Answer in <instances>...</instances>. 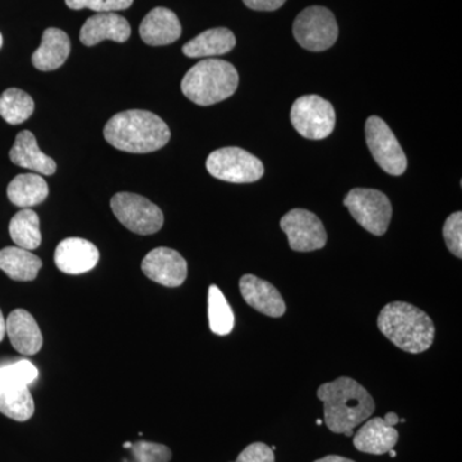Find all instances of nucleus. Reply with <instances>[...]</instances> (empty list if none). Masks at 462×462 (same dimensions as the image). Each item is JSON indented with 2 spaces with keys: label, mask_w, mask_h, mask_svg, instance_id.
Segmentation results:
<instances>
[{
  "label": "nucleus",
  "mask_w": 462,
  "mask_h": 462,
  "mask_svg": "<svg viewBox=\"0 0 462 462\" xmlns=\"http://www.w3.org/2000/svg\"><path fill=\"white\" fill-rule=\"evenodd\" d=\"M324 403V421L330 431L354 436L356 427L366 421L375 411V401L355 379L342 376L325 383L318 389Z\"/></svg>",
  "instance_id": "obj_1"
},
{
  "label": "nucleus",
  "mask_w": 462,
  "mask_h": 462,
  "mask_svg": "<svg viewBox=\"0 0 462 462\" xmlns=\"http://www.w3.org/2000/svg\"><path fill=\"white\" fill-rule=\"evenodd\" d=\"M105 139L118 151L151 153L165 147L171 138L162 118L149 111L130 109L115 115L105 126Z\"/></svg>",
  "instance_id": "obj_2"
},
{
  "label": "nucleus",
  "mask_w": 462,
  "mask_h": 462,
  "mask_svg": "<svg viewBox=\"0 0 462 462\" xmlns=\"http://www.w3.org/2000/svg\"><path fill=\"white\" fill-rule=\"evenodd\" d=\"M378 328L385 338L409 354L427 351L436 337V327L427 312L400 300L383 307Z\"/></svg>",
  "instance_id": "obj_3"
},
{
  "label": "nucleus",
  "mask_w": 462,
  "mask_h": 462,
  "mask_svg": "<svg viewBox=\"0 0 462 462\" xmlns=\"http://www.w3.org/2000/svg\"><path fill=\"white\" fill-rule=\"evenodd\" d=\"M239 85L236 67L223 60L208 58L191 67L181 81V90L196 105H216L230 98Z\"/></svg>",
  "instance_id": "obj_4"
},
{
  "label": "nucleus",
  "mask_w": 462,
  "mask_h": 462,
  "mask_svg": "<svg viewBox=\"0 0 462 462\" xmlns=\"http://www.w3.org/2000/svg\"><path fill=\"white\" fill-rule=\"evenodd\" d=\"M39 373L27 360L0 366V412L16 421H27L35 412L29 385Z\"/></svg>",
  "instance_id": "obj_5"
},
{
  "label": "nucleus",
  "mask_w": 462,
  "mask_h": 462,
  "mask_svg": "<svg viewBox=\"0 0 462 462\" xmlns=\"http://www.w3.org/2000/svg\"><path fill=\"white\" fill-rule=\"evenodd\" d=\"M206 167L214 178L233 184L258 181L264 173L263 162L254 154L238 147L212 152L207 158Z\"/></svg>",
  "instance_id": "obj_6"
},
{
  "label": "nucleus",
  "mask_w": 462,
  "mask_h": 462,
  "mask_svg": "<svg viewBox=\"0 0 462 462\" xmlns=\"http://www.w3.org/2000/svg\"><path fill=\"white\" fill-rule=\"evenodd\" d=\"M293 35L298 44L307 51H327L338 39V23L329 9L314 5L298 14L293 23Z\"/></svg>",
  "instance_id": "obj_7"
},
{
  "label": "nucleus",
  "mask_w": 462,
  "mask_h": 462,
  "mask_svg": "<svg viewBox=\"0 0 462 462\" xmlns=\"http://www.w3.org/2000/svg\"><path fill=\"white\" fill-rule=\"evenodd\" d=\"M111 208L116 217L126 229L139 236H152L162 229L163 218L160 207L139 194H115L111 199Z\"/></svg>",
  "instance_id": "obj_8"
},
{
  "label": "nucleus",
  "mask_w": 462,
  "mask_h": 462,
  "mask_svg": "<svg viewBox=\"0 0 462 462\" xmlns=\"http://www.w3.org/2000/svg\"><path fill=\"white\" fill-rule=\"evenodd\" d=\"M349 214L365 230L380 236L387 233L392 218L391 200L382 191L356 188L343 200Z\"/></svg>",
  "instance_id": "obj_9"
},
{
  "label": "nucleus",
  "mask_w": 462,
  "mask_h": 462,
  "mask_svg": "<svg viewBox=\"0 0 462 462\" xmlns=\"http://www.w3.org/2000/svg\"><path fill=\"white\" fill-rule=\"evenodd\" d=\"M291 120L303 138L322 141L334 132L336 111L327 99L311 94L300 97L293 103Z\"/></svg>",
  "instance_id": "obj_10"
},
{
  "label": "nucleus",
  "mask_w": 462,
  "mask_h": 462,
  "mask_svg": "<svg viewBox=\"0 0 462 462\" xmlns=\"http://www.w3.org/2000/svg\"><path fill=\"white\" fill-rule=\"evenodd\" d=\"M365 133L375 162L389 175H402L407 169V158L391 127L378 116H372L365 125Z\"/></svg>",
  "instance_id": "obj_11"
},
{
  "label": "nucleus",
  "mask_w": 462,
  "mask_h": 462,
  "mask_svg": "<svg viewBox=\"0 0 462 462\" xmlns=\"http://www.w3.org/2000/svg\"><path fill=\"white\" fill-rule=\"evenodd\" d=\"M282 230L287 234L289 247L296 252H312L325 247L328 236L324 224L312 212L294 208L281 220Z\"/></svg>",
  "instance_id": "obj_12"
},
{
  "label": "nucleus",
  "mask_w": 462,
  "mask_h": 462,
  "mask_svg": "<svg viewBox=\"0 0 462 462\" xmlns=\"http://www.w3.org/2000/svg\"><path fill=\"white\" fill-rule=\"evenodd\" d=\"M144 275L167 288L180 287L188 276V263L175 249L160 247L149 252L142 263Z\"/></svg>",
  "instance_id": "obj_13"
},
{
  "label": "nucleus",
  "mask_w": 462,
  "mask_h": 462,
  "mask_svg": "<svg viewBox=\"0 0 462 462\" xmlns=\"http://www.w3.org/2000/svg\"><path fill=\"white\" fill-rule=\"evenodd\" d=\"M99 261V251L93 243L83 238H67L57 245L54 263L60 272L80 275L93 270Z\"/></svg>",
  "instance_id": "obj_14"
},
{
  "label": "nucleus",
  "mask_w": 462,
  "mask_h": 462,
  "mask_svg": "<svg viewBox=\"0 0 462 462\" xmlns=\"http://www.w3.org/2000/svg\"><path fill=\"white\" fill-rule=\"evenodd\" d=\"M239 289L245 302L261 314L282 318L287 311L281 291L272 282L263 281L252 273H245L240 278Z\"/></svg>",
  "instance_id": "obj_15"
},
{
  "label": "nucleus",
  "mask_w": 462,
  "mask_h": 462,
  "mask_svg": "<svg viewBox=\"0 0 462 462\" xmlns=\"http://www.w3.org/2000/svg\"><path fill=\"white\" fill-rule=\"evenodd\" d=\"M132 35V27L126 18L116 12H106L91 16L81 27L80 41L87 47L99 44L103 41L125 42Z\"/></svg>",
  "instance_id": "obj_16"
},
{
  "label": "nucleus",
  "mask_w": 462,
  "mask_h": 462,
  "mask_svg": "<svg viewBox=\"0 0 462 462\" xmlns=\"http://www.w3.org/2000/svg\"><path fill=\"white\" fill-rule=\"evenodd\" d=\"M5 333L11 345L23 356L38 354L42 346L41 328L33 316L26 310L17 309L5 320Z\"/></svg>",
  "instance_id": "obj_17"
},
{
  "label": "nucleus",
  "mask_w": 462,
  "mask_h": 462,
  "mask_svg": "<svg viewBox=\"0 0 462 462\" xmlns=\"http://www.w3.org/2000/svg\"><path fill=\"white\" fill-rule=\"evenodd\" d=\"M142 41L152 47L172 44L181 36V23L170 9L157 7L142 21L139 27Z\"/></svg>",
  "instance_id": "obj_18"
},
{
  "label": "nucleus",
  "mask_w": 462,
  "mask_h": 462,
  "mask_svg": "<svg viewBox=\"0 0 462 462\" xmlns=\"http://www.w3.org/2000/svg\"><path fill=\"white\" fill-rule=\"evenodd\" d=\"M397 442L396 428L391 427L383 418H374L365 422L354 437L355 448L370 455L388 454Z\"/></svg>",
  "instance_id": "obj_19"
},
{
  "label": "nucleus",
  "mask_w": 462,
  "mask_h": 462,
  "mask_svg": "<svg viewBox=\"0 0 462 462\" xmlns=\"http://www.w3.org/2000/svg\"><path fill=\"white\" fill-rule=\"evenodd\" d=\"M9 158L14 165L45 176L53 175L57 170L53 158L48 157L41 151L35 135L29 130L18 134L16 142L9 152Z\"/></svg>",
  "instance_id": "obj_20"
},
{
  "label": "nucleus",
  "mask_w": 462,
  "mask_h": 462,
  "mask_svg": "<svg viewBox=\"0 0 462 462\" xmlns=\"http://www.w3.org/2000/svg\"><path fill=\"white\" fill-rule=\"evenodd\" d=\"M71 51L69 35L56 27L42 33V44L32 54V65L39 71H54L66 62Z\"/></svg>",
  "instance_id": "obj_21"
},
{
  "label": "nucleus",
  "mask_w": 462,
  "mask_h": 462,
  "mask_svg": "<svg viewBox=\"0 0 462 462\" xmlns=\"http://www.w3.org/2000/svg\"><path fill=\"white\" fill-rule=\"evenodd\" d=\"M236 35L226 27L206 30L182 47V53L189 58L217 57L229 53L236 47Z\"/></svg>",
  "instance_id": "obj_22"
},
{
  "label": "nucleus",
  "mask_w": 462,
  "mask_h": 462,
  "mask_svg": "<svg viewBox=\"0 0 462 462\" xmlns=\"http://www.w3.org/2000/svg\"><path fill=\"white\" fill-rule=\"evenodd\" d=\"M8 199L21 208L41 205L50 194L47 181L38 173H21L9 182Z\"/></svg>",
  "instance_id": "obj_23"
},
{
  "label": "nucleus",
  "mask_w": 462,
  "mask_h": 462,
  "mask_svg": "<svg viewBox=\"0 0 462 462\" xmlns=\"http://www.w3.org/2000/svg\"><path fill=\"white\" fill-rule=\"evenodd\" d=\"M42 266L41 258L27 249L7 247L0 251V270L7 273L12 281H35Z\"/></svg>",
  "instance_id": "obj_24"
},
{
  "label": "nucleus",
  "mask_w": 462,
  "mask_h": 462,
  "mask_svg": "<svg viewBox=\"0 0 462 462\" xmlns=\"http://www.w3.org/2000/svg\"><path fill=\"white\" fill-rule=\"evenodd\" d=\"M9 234L17 247L33 251L42 243L41 220L32 208H23L12 217Z\"/></svg>",
  "instance_id": "obj_25"
},
{
  "label": "nucleus",
  "mask_w": 462,
  "mask_h": 462,
  "mask_svg": "<svg viewBox=\"0 0 462 462\" xmlns=\"http://www.w3.org/2000/svg\"><path fill=\"white\" fill-rule=\"evenodd\" d=\"M35 109L33 99L26 91L11 88L0 96V116L9 125H20L32 117Z\"/></svg>",
  "instance_id": "obj_26"
},
{
  "label": "nucleus",
  "mask_w": 462,
  "mask_h": 462,
  "mask_svg": "<svg viewBox=\"0 0 462 462\" xmlns=\"http://www.w3.org/2000/svg\"><path fill=\"white\" fill-rule=\"evenodd\" d=\"M209 329L216 336H227L234 329V312L217 285L208 288Z\"/></svg>",
  "instance_id": "obj_27"
},
{
  "label": "nucleus",
  "mask_w": 462,
  "mask_h": 462,
  "mask_svg": "<svg viewBox=\"0 0 462 462\" xmlns=\"http://www.w3.org/2000/svg\"><path fill=\"white\" fill-rule=\"evenodd\" d=\"M129 449L135 462H170L172 457L171 449L160 443L139 440L132 443Z\"/></svg>",
  "instance_id": "obj_28"
},
{
  "label": "nucleus",
  "mask_w": 462,
  "mask_h": 462,
  "mask_svg": "<svg viewBox=\"0 0 462 462\" xmlns=\"http://www.w3.org/2000/svg\"><path fill=\"white\" fill-rule=\"evenodd\" d=\"M443 238H445L447 248L454 256L462 257V214L455 212L447 218L443 226Z\"/></svg>",
  "instance_id": "obj_29"
},
{
  "label": "nucleus",
  "mask_w": 462,
  "mask_h": 462,
  "mask_svg": "<svg viewBox=\"0 0 462 462\" xmlns=\"http://www.w3.org/2000/svg\"><path fill=\"white\" fill-rule=\"evenodd\" d=\"M134 0H66L67 7L75 9H91L97 14L106 12H117L127 9L133 5Z\"/></svg>",
  "instance_id": "obj_30"
},
{
  "label": "nucleus",
  "mask_w": 462,
  "mask_h": 462,
  "mask_svg": "<svg viewBox=\"0 0 462 462\" xmlns=\"http://www.w3.org/2000/svg\"><path fill=\"white\" fill-rule=\"evenodd\" d=\"M236 462H275V455L272 447L256 442L245 447Z\"/></svg>",
  "instance_id": "obj_31"
},
{
  "label": "nucleus",
  "mask_w": 462,
  "mask_h": 462,
  "mask_svg": "<svg viewBox=\"0 0 462 462\" xmlns=\"http://www.w3.org/2000/svg\"><path fill=\"white\" fill-rule=\"evenodd\" d=\"M243 2L254 11L272 12L282 7L287 0H243Z\"/></svg>",
  "instance_id": "obj_32"
},
{
  "label": "nucleus",
  "mask_w": 462,
  "mask_h": 462,
  "mask_svg": "<svg viewBox=\"0 0 462 462\" xmlns=\"http://www.w3.org/2000/svg\"><path fill=\"white\" fill-rule=\"evenodd\" d=\"M314 462H355V461L349 460V458L342 457V456L329 455V456H325V457L320 458V460H316Z\"/></svg>",
  "instance_id": "obj_33"
},
{
  "label": "nucleus",
  "mask_w": 462,
  "mask_h": 462,
  "mask_svg": "<svg viewBox=\"0 0 462 462\" xmlns=\"http://www.w3.org/2000/svg\"><path fill=\"white\" fill-rule=\"evenodd\" d=\"M383 419H384L391 427H396L398 422H400V418H398L396 412H388L387 415H385V418Z\"/></svg>",
  "instance_id": "obj_34"
},
{
  "label": "nucleus",
  "mask_w": 462,
  "mask_h": 462,
  "mask_svg": "<svg viewBox=\"0 0 462 462\" xmlns=\"http://www.w3.org/2000/svg\"><path fill=\"white\" fill-rule=\"evenodd\" d=\"M5 319L3 318L2 311H0V342L5 339Z\"/></svg>",
  "instance_id": "obj_35"
},
{
  "label": "nucleus",
  "mask_w": 462,
  "mask_h": 462,
  "mask_svg": "<svg viewBox=\"0 0 462 462\" xmlns=\"http://www.w3.org/2000/svg\"><path fill=\"white\" fill-rule=\"evenodd\" d=\"M389 455H391V457H396L397 452L394 451V449H391V451L388 452Z\"/></svg>",
  "instance_id": "obj_36"
},
{
  "label": "nucleus",
  "mask_w": 462,
  "mask_h": 462,
  "mask_svg": "<svg viewBox=\"0 0 462 462\" xmlns=\"http://www.w3.org/2000/svg\"><path fill=\"white\" fill-rule=\"evenodd\" d=\"M3 45V36L2 33H0V48H2Z\"/></svg>",
  "instance_id": "obj_37"
},
{
  "label": "nucleus",
  "mask_w": 462,
  "mask_h": 462,
  "mask_svg": "<svg viewBox=\"0 0 462 462\" xmlns=\"http://www.w3.org/2000/svg\"><path fill=\"white\" fill-rule=\"evenodd\" d=\"M316 424H318V425H322V420H321V419H318V420H316Z\"/></svg>",
  "instance_id": "obj_38"
}]
</instances>
